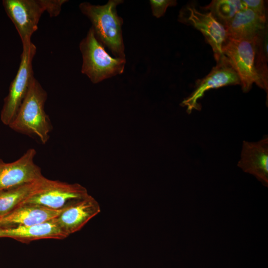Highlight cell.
<instances>
[{
  "instance_id": "6da1fadb",
  "label": "cell",
  "mask_w": 268,
  "mask_h": 268,
  "mask_svg": "<svg viewBox=\"0 0 268 268\" xmlns=\"http://www.w3.org/2000/svg\"><path fill=\"white\" fill-rule=\"evenodd\" d=\"M122 0H109L103 5H94L88 2L79 4L81 13L90 21L97 40L115 58L126 59L123 37V18L117 13V6Z\"/></svg>"
},
{
  "instance_id": "7a4b0ae2",
  "label": "cell",
  "mask_w": 268,
  "mask_h": 268,
  "mask_svg": "<svg viewBox=\"0 0 268 268\" xmlns=\"http://www.w3.org/2000/svg\"><path fill=\"white\" fill-rule=\"evenodd\" d=\"M47 99V92L34 78L16 117L8 127L17 133L46 144L53 129L44 109Z\"/></svg>"
},
{
  "instance_id": "3957f363",
  "label": "cell",
  "mask_w": 268,
  "mask_h": 268,
  "mask_svg": "<svg viewBox=\"0 0 268 268\" xmlns=\"http://www.w3.org/2000/svg\"><path fill=\"white\" fill-rule=\"evenodd\" d=\"M82 57L81 71L94 84L123 73L126 59L112 56L90 27L79 45Z\"/></svg>"
},
{
  "instance_id": "277c9868",
  "label": "cell",
  "mask_w": 268,
  "mask_h": 268,
  "mask_svg": "<svg viewBox=\"0 0 268 268\" xmlns=\"http://www.w3.org/2000/svg\"><path fill=\"white\" fill-rule=\"evenodd\" d=\"M22 47L18 71L10 84L0 112L1 122L8 126L16 117L35 78L32 61L36 52V46L31 42Z\"/></svg>"
},
{
  "instance_id": "5b68a950",
  "label": "cell",
  "mask_w": 268,
  "mask_h": 268,
  "mask_svg": "<svg viewBox=\"0 0 268 268\" xmlns=\"http://www.w3.org/2000/svg\"><path fill=\"white\" fill-rule=\"evenodd\" d=\"M256 37L253 39H228L222 47L223 54L236 71L242 90L245 93L251 89L254 83L261 88L254 63Z\"/></svg>"
},
{
  "instance_id": "8992f818",
  "label": "cell",
  "mask_w": 268,
  "mask_h": 268,
  "mask_svg": "<svg viewBox=\"0 0 268 268\" xmlns=\"http://www.w3.org/2000/svg\"><path fill=\"white\" fill-rule=\"evenodd\" d=\"M178 21L193 26L203 34L206 42L212 48L216 61L223 55L222 47L228 39L227 32L224 25L211 12H201L194 3H189L180 10Z\"/></svg>"
},
{
  "instance_id": "52a82bcc",
  "label": "cell",
  "mask_w": 268,
  "mask_h": 268,
  "mask_svg": "<svg viewBox=\"0 0 268 268\" xmlns=\"http://www.w3.org/2000/svg\"><path fill=\"white\" fill-rule=\"evenodd\" d=\"M88 195L86 189L79 184L45 178L41 186L20 205L33 204L58 210L63 208L71 201Z\"/></svg>"
},
{
  "instance_id": "ba28073f",
  "label": "cell",
  "mask_w": 268,
  "mask_h": 268,
  "mask_svg": "<svg viewBox=\"0 0 268 268\" xmlns=\"http://www.w3.org/2000/svg\"><path fill=\"white\" fill-rule=\"evenodd\" d=\"M2 5L16 28L22 46L30 44L40 17L47 10V0H3Z\"/></svg>"
},
{
  "instance_id": "9c48e42d",
  "label": "cell",
  "mask_w": 268,
  "mask_h": 268,
  "mask_svg": "<svg viewBox=\"0 0 268 268\" xmlns=\"http://www.w3.org/2000/svg\"><path fill=\"white\" fill-rule=\"evenodd\" d=\"M240 85L239 77L228 58L223 55L204 78L199 79L193 92L181 102V105L187 108L188 114L193 110L200 111L201 106L198 102L203 97L205 91L221 87Z\"/></svg>"
},
{
  "instance_id": "30bf717a",
  "label": "cell",
  "mask_w": 268,
  "mask_h": 268,
  "mask_svg": "<svg viewBox=\"0 0 268 268\" xmlns=\"http://www.w3.org/2000/svg\"><path fill=\"white\" fill-rule=\"evenodd\" d=\"M36 151L29 148L16 160L6 163L0 159V192L37 180L44 176L34 161Z\"/></svg>"
},
{
  "instance_id": "8fae6325",
  "label": "cell",
  "mask_w": 268,
  "mask_h": 268,
  "mask_svg": "<svg viewBox=\"0 0 268 268\" xmlns=\"http://www.w3.org/2000/svg\"><path fill=\"white\" fill-rule=\"evenodd\" d=\"M100 211L98 202L88 195L69 202L54 220L61 230L68 236L80 230Z\"/></svg>"
},
{
  "instance_id": "7c38bea8",
  "label": "cell",
  "mask_w": 268,
  "mask_h": 268,
  "mask_svg": "<svg viewBox=\"0 0 268 268\" xmlns=\"http://www.w3.org/2000/svg\"><path fill=\"white\" fill-rule=\"evenodd\" d=\"M238 166L255 176L265 186L268 183V138L257 142L244 141Z\"/></svg>"
},
{
  "instance_id": "4fadbf2b",
  "label": "cell",
  "mask_w": 268,
  "mask_h": 268,
  "mask_svg": "<svg viewBox=\"0 0 268 268\" xmlns=\"http://www.w3.org/2000/svg\"><path fill=\"white\" fill-rule=\"evenodd\" d=\"M64 208L57 210L40 205L23 204L0 218V228L42 224L57 217Z\"/></svg>"
},
{
  "instance_id": "5bb4252c",
  "label": "cell",
  "mask_w": 268,
  "mask_h": 268,
  "mask_svg": "<svg viewBox=\"0 0 268 268\" xmlns=\"http://www.w3.org/2000/svg\"><path fill=\"white\" fill-rule=\"evenodd\" d=\"M224 26L228 39L232 40L253 39L268 27L267 18L250 9L238 12Z\"/></svg>"
},
{
  "instance_id": "9a60e30c",
  "label": "cell",
  "mask_w": 268,
  "mask_h": 268,
  "mask_svg": "<svg viewBox=\"0 0 268 268\" xmlns=\"http://www.w3.org/2000/svg\"><path fill=\"white\" fill-rule=\"evenodd\" d=\"M54 219L38 225L0 228V238H9L26 244L40 239L62 240L67 238Z\"/></svg>"
},
{
  "instance_id": "2e32d148",
  "label": "cell",
  "mask_w": 268,
  "mask_h": 268,
  "mask_svg": "<svg viewBox=\"0 0 268 268\" xmlns=\"http://www.w3.org/2000/svg\"><path fill=\"white\" fill-rule=\"evenodd\" d=\"M45 177L0 192V218L19 206L42 185Z\"/></svg>"
},
{
  "instance_id": "e0dca14e",
  "label": "cell",
  "mask_w": 268,
  "mask_h": 268,
  "mask_svg": "<svg viewBox=\"0 0 268 268\" xmlns=\"http://www.w3.org/2000/svg\"><path fill=\"white\" fill-rule=\"evenodd\" d=\"M268 27L256 38L254 63L258 75L261 88L268 94Z\"/></svg>"
},
{
  "instance_id": "ac0fdd59",
  "label": "cell",
  "mask_w": 268,
  "mask_h": 268,
  "mask_svg": "<svg viewBox=\"0 0 268 268\" xmlns=\"http://www.w3.org/2000/svg\"><path fill=\"white\" fill-rule=\"evenodd\" d=\"M209 10L216 19L224 25L239 11L245 9L242 0H215L203 7Z\"/></svg>"
},
{
  "instance_id": "d6986e66",
  "label": "cell",
  "mask_w": 268,
  "mask_h": 268,
  "mask_svg": "<svg viewBox=\"0 0 268 268\" xmlns=\"http://www.w3.org/2000/svg\"><path fill=\"white\" fill-rule=\"evenodd\" d=\"M152 15L156 18L163 16L168 7L176 5L177 2L175 0H150Z\"/></svg>"
},
{
  "instance_id": "ffe728a7",
  "label": "cell",
  "mask_w": 268,
  "mask_h": 268,
  "mask_svg": "<svg viewBox=\"0 0 268 268\" xmlns=\"http://www.w3.org/2000/svg\"><path fill=\"white\" fill-rule=\"evenodd\" d=\"M245 9H250L260 16L267 18L266 2L263 0H242Z\"/></svg>"
}]
</instances>
